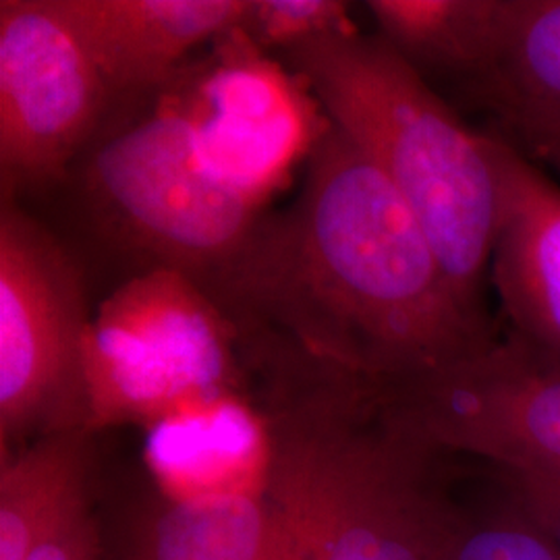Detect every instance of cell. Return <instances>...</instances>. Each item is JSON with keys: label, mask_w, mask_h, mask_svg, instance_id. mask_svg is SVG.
Masks as SVG:
<instances>
[{"label": "cell", "mask_w": 560, "mask_h": 560, "mask_svg": "<svg viewBox=\"0 0 560 560\" xmlns=\"http://www.w3.org/2000/svg\"><path fill=\"white\" fill-rule=\"evenodd\" d=\"M201 287L245 347L378 388L434 374L497 339L463 305L393 183L332 122L295 200L261 214Z\"/></svg>", "instance_id": "1"}, {"label": "cell", "mask_w": 560, "mask_h": 560, "mask_svg": "<svg viewBox=\"0 0 560 560\" xmlns=\"http://www.w3.org/2000/svg\"><path fill=\"white\" fill-rule=\"evenodd\" d=\"M256 360L272 439L264 499L289 559H448L459 457L402 425L370 382L282 351Z\"/></svg>", "instance_id": "2"}, {"label": "cell", "mask_w": 560, "mask_h": 560, "mask_svg": "<svg viewBox=\"0 0 560 560\" xmlns=\"http://www.w3.org/2000/svg\"><path fill=\"white\" fill-rule=\"evenodd\" d=\"M324 115L374 162L420 221L463 305L483 320L502 219L499 138L465 125L432 83L355 27L287 52Z\"/></svg>", "instance_id": "3"}, {"label": "cell", "mask_w": 560, "mask_h": 560, "mask_svg": "<svg viewBox=\"0 0 560 560\" xmlns=\"http://www.w3.org/2000/svg\"><path fill=\"white\" fill-rule=\"evenodd\" d=\"M240 326L198 280L145 268L102 301L83 340L92 434L150 428L183 409L243 390Z\"/></svg>", "instance_id": "4"}, {"label": "cell", "mask_w": 560, "mask_h": 560, "mask_svg": "<svg viewBox=\"0 0 560 560\" xmlns=\"http://www.w3.org/2000/svg\"><path fill=\"white\" fill-rule=\"evenodd\" d=\"M85 183L106 229L145 256L148 268H173L200 284L237 254L264 214L208 175L168 90L150 115L102 143Z\"/></svg>", "instance_id": "5"}, {"label": "cell", "mask_w": 560, "mask_h": 560, "mask_svg": "<svg viewBox=\"0 0 560 560\" xmlns=\"http://www.w3.org/2000/svg\"><path fill=\"white\" fill-rule=\"evenodd\" d=\"M80 268L15 201L0 210V455L88 430Z\"/></svg>", "instance_id": "6"}, {"label": "cell", "mask_w": 560, "mask_h": 560, "mask_svg": "<svg viewBox=\"0 0 560 560\" xmlns=\"http://www.w3.org/2000/svg\"><path fill=\"white\" fill-rule=\"evenodd\" d=\"M179 75L166 90L189 120L203 168L261 212L307 164L328 129L320 102L301 75L241 27L214 42L208 60Z\"/></svg>", "instance_id": "7"}, {"label": "cell", "mask_w": 560, "mask_h": 560, "mask_svg": "<svg viewBox=\"0 0 560 560\" xmlns=\"http://www.w3.org/2000/svg\"><path fill=\"white\" fill-rule=\"evenodd\" d=\"M381 397L402 425L459 459L560 481V360L509 332Z\"/></svg>", "instance_id": "8"}, {"label": "cell", "mask_w": 560, "mask_h": 560, "mask_svg": "<svg viewBox=\"0 0 560 560\" xmlns=\"http://www.w3.org/2000/svg\"><path fill=\"white\" fill-rule=\"evenodd\" d=\"M110 92L59 0L0 2V175L18 187L60 179Z\"/></svg>", "instance_id": "9"}, {"label": "cell", "mask_w": 560, "mask_h": 560, "mask_svg": "<svg viewBox=\"0 0 560 560\" xmlns=\"http://www.w3.org/2000/svg\"><path fill=\"white\" fill-rule=\"evenodd\" d=\"M102 560H291L264 497L175 501L152 480L98 494Z\"/></svg>", "instance_id": "10"}, {"label": "cell", "mask_w": 560, "mask_h": 560, "mask_svg": "<svg viewBox=\"0 0 560 560\" xmlns=\"http://www.w3.org/2000/svg\"><path fill=\"white\" fill-rule=\"evenodd\" d=\"M110 94L166 88L203 42L243 25L249 0H59Z\"/></svg>", "instance_id": "11"}, {"label": "cell", "mask_w": 560, "mask_h": 560, "mask_svg": "<svg viewBox=\"0 0 560 560\" xmlns=\"http://www.w3.org/2000/svg\"><path fill=\"white\" fill-rule=\"evenodd\" d=\"M499 154L502 219L490 282L506 332L560 360V185L502 138Z\"/></svg>", "instance_id": "12"}, {"label": "cell", "mask_w": 560, "mask_h": 560, "mask_svg": "<svg viewBox=\"0 0 560 560\" xmlns=\"http://www.w3.org/2000/svg\"><path fill=\"white\" fill-rule=\"evenodd\" d=\"M143 446L152 483L175 501L264 497L272 439L260 402L226 393L159 421Z\"/></svg>", "instance_id": "13"}, {"label": "cell", "mask_w": 560, "mask_h": 560, "mask_svg": "<svg viewBox=\"0 0 560 560\" xmlns=\"http://www.w3.org/2000/svg\"><path fill=\"white\" fill-rule=\"evenodd\" d=\"M94 434L57 432L0 455V560H27L98 501Z\"/></svg>", "instance_id": "14"}, {"label": "cell", "mask_w": 560, "mask_h": 560, "mask_svg": "<svg viewBox=\"0 0 560 560\" xmlns=\"http://www.w3.org/2000/svg\"><path fill=\"white\" fill-rule=\"evenodd\" d=\"M521 152L560 138V0H520L492 67L465 88Z\"/></svg>", "instance_id": "15"}, {"label": "cell", "mask_w": 560, "mask_h": 560, "mask_svg": "<svg viewBox=\"0 0 560 560\" xmlns=\"http://www.w3.org/2000/svg\"><path fill=\"white\" fill-rule=\"evenodd\" d=\"M368 13L400 59L420 75L480 80L501 55L520 0H370Z\"/></svg>", "instance_id": "16"}, {"label": "cell", "mask_w": 560, "mask_h": 560, "mask_svg": "<svg viewBox=\"0 0 560 560\" xmlns=\"http://www.w3.org/2000/svg\"><path fill=\"white\" fill-rule=\"evenodd\" d=\"M446 560H560V546L494 480L492 494L460 499Z\"/></svg>", "instance_id": "17"}, {"label": "cell", "mask_w": 560, "mask_h": 560, "mask_svg": "<svg viewBox=\"0 0 560 560\" xmlns=\"http://www.w3.org/2000/svg\"><path fill=\"white\" fill-rule=\"evenodd\" d=\"M351 4L340 0H249L241 30L261 50L280 55L328 34L351 30Z\"/></svg>", "instance_id": "18"}, {"label": "cell", "mask_w": 560, "mask_h": 560, "mask_svg": "<svg viewBox=\"0 0 560 560\" xmlns=\"http://www.w3.org/2000/svg\"><path fill=\"white\" fill-rule=\"evenodd\" d=\"M490 476H494L502 490L538 521L544 532L560 546V481L492 467Z\"/></svg>", "instance_id": "19"}, {"label": "cell", "mask_w": 560, "mask_h": 560, "mask_svg": "<svg viewBox=\"0 0 560 560\" xmlns=\"http://www.w3.org/2000/svg\"><path fill=\"white\" fill-rule=\"evenodd\" d=\"M27 560H102L98 501L44 541Z\"/></svg>", "instance_id": "20"}, {"label": "cell", "mask_w": 560, "mask_h": 560, "mask_svg": "<svg viewBox=\"0 0 560 560\" xmlns=\"http://www.w3.org/2000/svg\"><path fill=\"white\" fill-rule=\"evenodd\" d=\"M523 154H527L532 161H536L538 164H546L548 168H552L557 175H560V138L538 143Z\"/></svg>", "instance_id": "21"}]
</instances>
